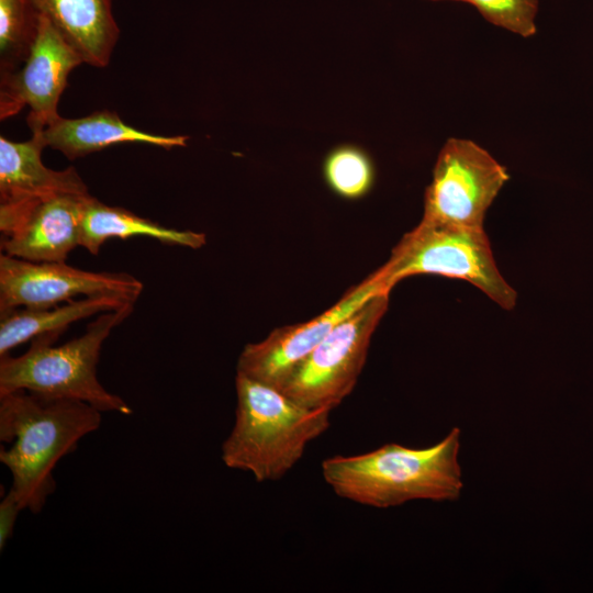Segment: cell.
<instances>
[{
  "instance_id": "obj_18",
  "label": "cell",
  "mask_w": 593,
  "mask_h": 593,
  "mask_svg": "<svg viewBox=\"0 0 593 593\" xmlns=\"http://www.w3.org/2000/svg\"><path fill=\"white\" fill-rule=\"evenodd\" d=\"M324 178L328 187L345 199H359L372 187L374 170L369 156L359 147L344 145L325 158Z\"/></svg>"
},
{
  "instance_id": "obj_6",
  "label": "cell",
  "mask_w": 593,
  "mask_h": 593,
  "mask_svg": "<svg viewBox=\"0 0 593 593\" xmlns=\"http://www.w3.org/2000/svg\"><path fill=\"white\" fill-rule=\"evenodd\" d=\"M389 294L371 296L336 324L281 391L310 409L338 406L358 381L371 337L388 310Z\"/></svg>"
},
{
  "instance_id": "obj_10",
  "label": "cell",
  "mask_w": 593,
  "mask_h": 593,
  "mask_svg": "<svg viewBox=\"0 0 593 593\" xmlns=\"http://www.w3.org/2000/svg\"><path fill=\"white\" fill-rule=\"evenodd\" d=\"M382 292L390 290L376 270L314 318L276 328L265 339L247 344L238 357L237 372L281 390L336 324Z\"/></svg>"
},
{
  "instance_id": "obj_19",
  "label": "cell",
  "mask_w": 593,
  "mask_h": 593,
  "mask_svg": "<svg viewBox=\"0 0 593 593\" xmlns=\"http://www.w3.org/2000/svg\"><path fill=\"white\" fill-rule=\"evenodd\" d=\"M472 4L492 24L523 37L537 31L538 0H458Z\"/></svg>"
},
{
  "instance_id": "obj_9",
  "label": "cell",
  "mask_w": 593,
  "mask_h": 593,
  "mask_svg": "<svg viewBox=\"0 0 593 593\" xmlns=\"http://www.w3.org/2000/svg\"><path fill=\"white\" fill-rule=\"evenodd\" d=\"M82 63L55 25L40 14L37 33L25 61L16 70L0 76V119L29 107V127L32 134H41L60 118L57 108L68 76Z\"/></svg>"
},
{
  "instance_id": "obj_7",
  "label": "cell",
  "mask_w": 593,
  "mask_h": 593,
  "mask_svg": "<svg viewBox=\"0 0 593 593\" xmlns=\"http://www.w3.org/2000/svg\"><path fill=\"white\" fill-rule=\"evenodd\" d=\"M508 179L506 168L484 148L451 137L438 154L422 221L483 230L485 212Z\"/></svg>"
},
{
  "instance_id": "obj_15",
  "label": "cell",
  "mask_w": 593,
  "mask_h": 593,
  "mask_svg": "<svg viewBox=\"0 0 593 593\" xmlns=\"http://www.w3.org/2000/svg\"><path fill=\"white\" fill-rule=\"evenodd\" d=\"M135 236L192 249L201 248L206 243L204 233L167 227L123 208L107 205L92 195L88 198L81 220V247L97 255L110 238L126 239Z\"/></svg>"
},
{
  "instance_id": "obj_14",
  "label": "cell",
  "mask_w": 593,
  "mask_h": 593,
  "mask_svg": "<svg viewBox=\"0 0 593 593\" xmlns=\"http://www.w3.org/2000/svg\"><path fill=\"white\" fill-rule=\"evenodd\" d=\"M40 135L46 147L59 150L68 159L122 143H145L171 149L187 146L189 139L186 135L165 136L143 132L110 111H97L78 119L60 116Z\"/></svg>"
},
{
  "instance_id": "obj_1",
  "label": "cell",
  "mask_w": 593,
  "mask_h": 593,
  "mask_svg": "<svg viewBox=\"0 0 593 593\" xmlns=\"http://www.w3.org/2000/svg\"><path fill=\"white\" fill-rule=\"evenodd\" d=\"M101 413L70 399L48 398L26 390L0 394V461L12 475L10 492L23 510L40 513L56 489L53 469L97 430Z\"/></svg>"
},
{
  "instance_id": "obj_11",
  "label": "cell",
  "mask_w": 593,
  "mask_h": 593,
  "mask_svg": "<svg viewBox=\"0 0 593 593\" xmlns=\"http://www.w3.org/2000/svg\"><path fill=\"white\" fill-rule=\"evenodd\" d=\"M89 193H54L0 204L2 253L30 261H66L80 246Z\"/></svg>"
},
{
  "instance_id": "obj_5",
  "label": "cell",
  "mask_w": 593,
  "mask_h": 593,
  "mask_svg": "<svg viewBox=\"0 0 593 593\" xmlns=\"http://www.w3.org/2000/svg\"><path fill=\"white\" fill-rule=\"evenodd\" d=\"M390 291L414 275H439L470 282L497 305L511 310L517 294L496 267L483 230L422 221L404 234L379 269Z\"/></svg>"
},
{
  "instance_id": "obj_20",
  "label": "cell",
  "mask_w": 593,
  "mask_h": 593,
  "mask_svg": "<svg viewBox=\"0 0 593 593\" xmlns=\"http://www.w3.org/2000/svg\"><path fill=\"white\" fill-rule=\"evenodd\" d=\"M23 508L9 491L0 502V550L12 537L19 513Z\"/></svg>"
},
{
  "instance_id": "obj_2",
  "label": "cell",
  "mask_w": 593,
  "mask_h": 593,
  "mask_svg": "<svg viewBox=\"0 0 593 593\" xmlns=\"http://www.w3.org/2000/svg\"><path fill=\"white\" fill-rule=\"evenodd\" d=\"M460 435L454 427L425 448L391 443L361 455L328 457L322 475L337 496L377 508L413 500L455 501L463 488Z\"/></svg>"
},
{
  "instance_id": "obj_16",
  "label": "cell",
  "mask_w": 593,
  "mask_h": 593,
  "mask_svg": "<svg viewBox=\"0 0 593 593\" xmlns=\"http://www.w3.org/2000/svg\"><path fill=\"white\" fill-rule=\"evenodd\" d=\"M135 304L113 295L83 296L45 309L12 310L1 313L0 357L16 346L47 333L61 334L70 324L97 313Z\"/></svg>"
},
{
  "instance_id": "obj_17",
  "label": "cell",
  "mask_w": 593,
  "mask_h": 593,
  "mask_svg": "<svg viewBox=\"0 0 593 593\" xmlns=\"http://www.w3.org/2000/svg\"><path fill=\"white\" fill-rule=\"evenodd\" d=\"M38 15L31 0H0V75L25 61L37 33Z\"/></svg>"
},
{
  "instance_id": "obj_21",
  "label": "cell",
  "mask_w": 593,
  "mask_h": 593,
  "mask_svg": "<svg viewBox=\"0 0 593 593\" xmlns=\"http://www.w3.org/2000/svg\"><path fill=\"white\" fill-rule=\"evenodd\" d=\"M454 1H458V0H454Z\"/></svg>"
},
{
  "instance_id": "obj_3",
  "label": "cell",
  "mask_w": 593,
  "mask_h": 593,
  "mask_svg": "<svg viewBox=\"0 0 593 593\" xmlns=\"http://www.w3.org/2000/svg\"><path fill=\"white\" fill-rule=\"evenodd\" d=\"M235 388V422L221 457L226 467L247 471L258 482L284 477L331 425V409L303 406L243 373L236 372Z\"/></svg>"
},
{
  "instance_id": "obj_13",
  "label": "cell",
  "mask_w": 593,
  "mask_h": 593,
  "mask_svg": "<svg viewBox=\"0 0 593 593\" xmlns=\"http://www.w3.org/2000/svg\"><path fill=\"white\" fill-rule=\"evenodd\" d=\"M79 54L93 67H107L120 36L112 0H31Z\"/></svg>"
},
{
  "instance_id": "obj_4",
  "label": "cell",
  "mask_w": 593,
  "mask_h": 593,
  "mask_svg": "<svg viewBox=\"0 0 593 593\" xmlns=\"http://www.w3.org/2000/svg\"><path fill=\"white\" fill-rule=\"evenodd\" d=\"M134 304L101 313L85 333L54 346L59 334L47 333L31 340L18 357H0V394L26 390L48 398L86 402L100 412L132 414L119 395L107 391L97 378V365L111 331L127 318Z\"/></svg>"
},
{
  "instance_id": "obj_8",
  "label": "cell",
  "mask_w": 593,
  "mask_h": 593,
  "mask_svg": "<svg viewBox=\"0 0 593 593\" xmlns=\"http://www.w3.org/2000/svg\"><path fill=\"white\" fill-rule=\"evenodd\" d=\"M143 283L126 272L89 271L66 261H30L0 255V313L45 309L92 295H113L135 303Z\"/></svg>"
},
{
  "instance_id": "obj_12",
  "label": "cell",
  "mask_w": 593,
  "mask_h": 593,
  "mask_svg": "<svg viewBox=\"0 0 593 593\" xmlns=\"http://www.w3.org/2000/svg\"><path fill=\"white\" fill-rule=\"evenodd\" d=\"M40 134L25 142L0 137V204H12L54 193H89L77 170H53L42 161Z\"/></svg>"
}]
</instances>
